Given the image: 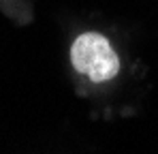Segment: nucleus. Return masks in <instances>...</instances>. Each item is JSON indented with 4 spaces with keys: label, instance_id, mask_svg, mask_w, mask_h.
Segmentation results:
<instances>
[{
    "label": "nucleus",
    "instance_id": "f257e3e1",
    "mask_svg": "<svg viewBox=\"0 0 158 154\" xmlns=\"http://www.w3.org/2000/svg\"><path fill=\"white\" fill-rule=\"evenodd\" d=\"M71 62L75 71L88 75L94 83L109 81L120 71V58L111 43L98 32L79 34L71 47Z\"/></svg>",
    "mask_w": 158,
    "mask_h": 154
}]
</instances>
